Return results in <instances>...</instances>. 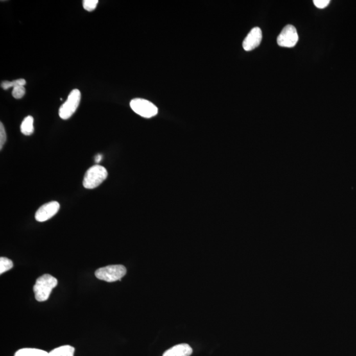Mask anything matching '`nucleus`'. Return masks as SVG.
<instances>
[{
    "label": "nucleus",
    "mask_w": 356,
    "mask_h": 356,
    "mask_svg": "<svg viewBox=\"0 0 356 356\" xmlns=\"http://www.w3.org/2000/svg\"><path fill=\"white\" fill-rule=\"evenodd\" d=\"M34 118L31 115H29L23 120L21 125V131L25 135H31L34 133Z\"/></svg>",
    "instance_id": "nucleus-12"
},
{
    "label": "nucleus",
    "mask_w": 356,
    "mask_h": 356,
    "mask_svg": "<svg viewBox=\"0 0 356 356\" xmlns=\"http://www.w3.org/2000/svg\"><path fill=\"white\" fill-rule=\"evenodd\" d=\"M108 174L105 168L100 165L90 167L86 172L83 179V186L86 189H94L107 178Z\"/></svg>",
    "instance_id": "nucleus-2"
},
{
    "label": "nucleus",
    "mask_w": 356,
    "mask_h": 356,
    "mask_svg": "<svg viewBox=\"0 0 356 356\" xmlns=\"http://www.w3.org/2000/svg\"><path fill=\"white\" fill-rule=\"evenodd\" d=\"M7 137L5 128L3 124L0 123V149L3 148L4 144L6 141Z\"/></svg>",
    "instance_id": "nucleus-17"
},
{
    "label": "nucleus",
    "mask_w": 356,
    "mask_h": 356,
    "mask_svg": "<svg viewBox=\"0 0 356 356\" xmlns=\"http://www.w3.org/2000/svg\"><path fill=\"white\" fill-rule=\"evenodd\" d=\"M13 267V263L10 258L3 257L0 258V274L10 271Z\"/></svg>",
    "instance_id": "nucleus-14"
},
{
    "label": "nucleus",
    "mask_w": 356,
    "mask_h": 356,
    "mask_svg": "<svg viewBox=\"0 0 356 356\" xmlns=\"http://www.w3.org/2000/svg\"><path fill=\"white\" fill-rule=\"evenodd\" d=\"M192 347L187 344H180L165 351L163 356H190L192 354Z\"/></svg>",
    "instance_id": "nucleus-9"
},
{
    "label": "nucleus",
    "mask_w": 356,
    "mask_h": 356,
    "mask_svg": "<svg viewBox=\"0 0 356 356\" xmlns=\"http://www.w3.org/2000/svg\"><path fill=\"white\" fill-rule=\"evenodd\" d=\"M26 88L23 86H19L13 88L12 96L16 99H21L26 94Z\"/></svg>",
    "instance_id": "nucleus-16"
},
{
    "label": "nucleus",
    "mask_w": 356,
    "mask_h": 356,
    "mask_svg": "<svg viewBox=\"0 0 356 356\" xmlns=\"http://www.w3.org/2000/svg\"><path fill=\"white\" fill-rule=\"evenodd\" d=\"M14 356H51L49 352L36 348H22L16 351Z\"/></svg>",
    "instance_id": "nucleus-10"
},
{
    "label": "nucleus",
    "mask_w": 356,
    "mask_h": 356,
    "mask_svg": "<svg viewBox=\"0 0 356 356\" xmlns=\"http://www.w3.org/2000/svg\"><path fill=\"white\" fill-rule=\"evenodd\" d=\"M330 0H314V5L319 9L326 8L330 3Z\"/></svg>",
    "instance_id": "nucleus-18"
},
{
    "label": "nucleus",
    "mask_w": 356,
    "mask_h": 356,
    "mask_svg": "<svg viewBox=\"0 0 356 356\" xmlns=\"http://www.w3.org/2000/svg\"><path fill=\"white\" fill-rule=\"evenodd\" d=\"M126 273L127 270L124 265H109L97 269L95 272V276L99 280L114 282L117 280L121 281Z\"/></svg>",
    "instance_id": "nucleus-3"
},
{
    "label": "nucleus",
    "mask_w": 356,
    "mask_h": 356,
    "mask_svg": "<svg viewBox=\"0 0 356 356\" xmlns=\"http://www.w3.org/2000/svg\"><path fill=\"white\" fill-rule=\"evenodd\" d=\"M298 41V33L296 28L291 25L286 26L277 38L278 44L282 47H294Z\"/></svg>",
    "instance_id": "nucleus-6"
},
{
    "label": "nucleus",
    "mask_w": 356,
    "mask_h": 356,
    "mask_svg": "<svg viewBox=\"0 0 356 356\" xmlns=\"http://www.w3.org/2000/svg\"><path fill=\"white\" fill-rule=\"evenodd\" d=\"M102 160H103V155H97L95 157V162L97 163H99Z\"/></svg>",
    "instance_id": "nucleus-19"
},
{
    "label": "nucleus",
    "mask_w": 356,
    "mask_h": 356,
    "mask_svg": "<svg viewBox=\"0 0 356 356\" xmlns=\"http://www.w3.org/2000/svg\"><path fill=\"white\" fill-rule=\"evenodd\" d=\"M60 208V205L58 202H49L38 208L36 212L35 219L38 222L47 221L57 214Z\"/></svg>",
    "instance_id": "nucleus-7"
},
{
    "label": "nucleus",
    "mask_w": 356,
    "mask_h": 356,
    "mask_svg": "<svg viewBox=\"0 0 356 356\" xmlns=\"http://www.w3.org/2000/svg\"><path fill=\"white\" fill-rule=\"evenodd\" d=\"M99 4V0H84L83 8L88 11H92L96 9Z\"/></svg>",
    "instance_id": "nucleus-15"
},
{
    "label": "nucleus",
    "mask_w": 356,
    "mask_h": 356,
    "mask_svg": "<svg viewBox=\"0 0 356 356\" xmlns=\"http://www.w3.org/2000/svg\"><path fill=\"white\" fill-rule=\"evenodd\" d=\"M26 85V79H19L13 81H4L1 84V87L4 90H8L11 87H19V86H24Z\"/></svg>",
    "instance_id": "nucleus-13"
},
{
    "label": "nucleus",
    "mask_w": 356,
    "mask_h": 356,
    "mask_svg": "<svg viewBox=\"0 0 356 356\" xmlns=\"http://www.w3.org/2000/svg\"><path fill=\"white\" fill-rule=\"evenodd\" d=\"M131 109L140 116L151 118L158 114V108L147 100L135 99L131 101Z\"/></svg>",
    "instance_id": "nucleus-5"
},
{
    "label": "nucleus",
    "mask_w": 356,
    "mask_h": 356,
    "mask_svg": "<svg viewBox=\"0 0 356 356\" xmlns=\"http://www.w3.org/2000/svg\"><path fill=\"white\" fill-rule=\"evenodd\" d=\"M51 356H74L75 348L69 345L58 347L49 352Z\"/></svg>",
    "instance_id": "nucleus-11"
},
{
    "label": "nucleus",
    "mask_w": 356,
    "mask_h": 356,
    "mask_svg": "<svg viewBox=\"0 0 356 356\" xmlns=\"http://www.w3.org/2000/svg\"><path fill=\"white\" fill-rule=\"evenodd\" d=\"M263 38L262 31L258 27H255L249 32L243 42V48L246 51H251L259 46Z\"/></svg>",
    "instance_id": "nucleus-8"
},
{
    "label": "nucleus",
    "mask_w": 356,
    "mask_h": 356,
    "mask_svg": "<svg viewBox=\"0 0 356 356\" xmlns=\"http://www.w3.org/2000/svg\"><path fill=\"white\" fill-rule=\"evenodd\" d=\"M81 98V94L79 90L74 89L70 92L66 102L61 106L59 110V115L61 118L67 120L72 116L78 108Z\"/></svg>",
    "instance_id": "nucleus-4"
},
{
    "label": "nucleus",
    "mask_w": 356,
    "mask_h": 356,
    "mask_svg": "<svg viewBox=\"0 0 356 356\" xmlns=\"http://www.w3.org/2000/svg\"><path fill=\"white\" fill-rule=\"evenodd\" d=\"M57 285V279L51 274H45L40 276L36 280L33 287L36 300L40 302L46 301L51 296L52 290Z\"/></svg>",
    "instance_id": "nucleus-1"
}]
</instances>
